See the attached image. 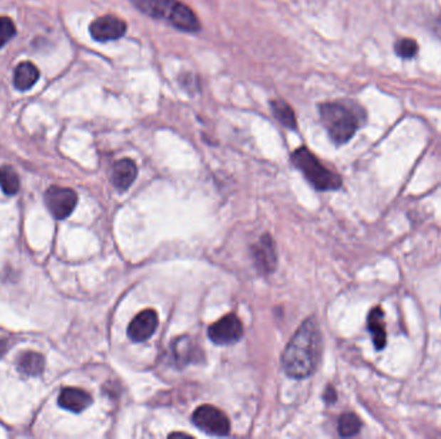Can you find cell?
Here are the masks:
<instances>
[{"mask_svg": "<svg viewBox=\"0 0 441 439\" xmlns=\"http://www.w3.org/2000/svg\"><path fill=\"white\" fill-rule=\"evenodd\" d=\"M321 356V334L316 318L310 317L299 326L281 356L284 372L293 379L313 375Z\"/></svg>", "mask_w": 441, "mask_h": 439, "instance_id": "obj_1", "label": "cell"}, {"mask_svg": "<svg viewBox=\"0 0 441 439\" xmlns=\"http://www.w3.org/2000/svg\"><path fill=\"white\" fill-rule=\"evenodd\" d=\"M141 14L154 20L167 21L184 33L195 34L202 30L200 21L190 7L180 0H129Z\"/></svg>", "mask_w": 441, "mask_h": 439, "instance_id": "obj_2", "label": "cell"}, {"mask_svg": "<svg viewBox=\"0 0 441 439\" xmlns=\"http://www.w3.org/2000/svg\"><path fill=\"white\" fill-rule=\"evenodd\" d=\"M319 115L331 139L337 146L348 142L360 127L359 111L342 102L321 103Z\"/></svg>", "mask_w": 441, "mask_h": 439, "instance_id": "obj_3", "label": "cell"}, {"mask_svg": "<svg viewBox=\"0 0 441 439\" xmlns=\"http://www.w3.org/2000/svg\"><path fill=\"white\" fill-rule=\"evenodd\" d=\"M291 159L294 168H297L303 174L313 189L318 191H334L342 186L341 176L326 168L319 159L305 146L296 149Z\"/></svg>", "mask_w": 441, "mask_h": 439, "instance_id": "obj_4", "label": "cell"}, {"mask_svg": "<svg viewBox=\"0 0 441 439\" xmlns=\"http://www.w3.org/2000/svg\"><path fill=\"white\" fill-rule=\"evenodd\" d=\"M192 423L204 433L224 437L230 433V421L221 410L214 406L204 405L197 407L192 413Z\"/></svg>", "mask_w": 441, "mask_h": 439, "instance_id": "obj_5", "label": "cell"}, {"mask_svg": "<svg viewBox=\"0 0 441 439\" xmlns=\"http://www.w3.org/2000/svg\"><path fill=\"white\" fill-rule=\"evenodd\" d=\"M44 201L56 219H66L74 211L78 196L71 189L52 186L47 189Z\"/></svg>", "mask_w": 441, "mask_h": 439, "instance_id": "obj_6", "label": "cell"}, {"mask_svg": "<svg viewBox=\"0 0 441 439\" xmlns=\"http://www.w3.org/2000/svg\"><path fill=\"white\" fill-rule=\"evenodd\" d=\"M127 30L128 26L125 21L116 17L114 14H106L98 17L89 26L90 36L93 38V41L98 43L118 41L127 34Z\"/></svg>", "mask_w": 441, "mask_h": 439, "instance_id": "obj_7", "label": "cell"}, {"mask_svg": "<svg viewBox=\"0 0 441 439\" xmlns=\"http://www.w3.org/2000/svg\"><path fill=\"white\" fill-rule=\"evenodd\" d=\"M208 337L214 344H235L243 338V324L235 314H226L209 326Z\"/></svg>", "mask_w": 441, "mask_h": 439, "instance_id": "obj_8", "label": "cell"}, {"mask_svg": "<svg viewBox=\"0 0 441 439\" xmlns=\"http://www.w3.org/2000/svg\"><path fill=\"white\" fill-rule=\"evenodd\" d=\"M253 260L261 273L269 275L278 265V255L275 249V243L269 235H264L251 248Z\"/></svg>", "mask_w": 441, "mask_h": 439, "instance_id": "obj_9", "label": "cell"}, {"mask_svg": "<svg viewBox=\"0 0 441 439\" xmlns=\"http://www.w3.org/2000/svg\"><path fill=\"white\" fill-rule=\"evenodd\" d=\"M159 318L157 312L145 310L140 312L136 317L130 321L128 326V337L136 343H142L152 337L157 332Z\"/></svg>", "mask_w": 441, "mask_h": 439, "instance_id": "obj_10", "label": "cell"}, {"mask_svg": "<svg viewBox=\"0 0 441 439\" xmlns=\"http://www.w3.org/2000/svg\"><path fill=\"white\" fill-rule=\"evenodd\" d=\"M58 405L63 410L79 413L92 405V397L89 393L79 388H65L58 397Z\"/></svg>", "mask_w": 441, "mask_h": 439, "instance_id": "obj_11", "label": "cell"}, {"mask_svg": "<svg viewBox=\"0 0 441 439\" xmlns=\"http://www.w3.org/2000/svg\"><path fill=\"white\" fill-rule=\"evenodd\" d=\"M137 173L136 162L130 159H122L114 165L113 183L119 191H125L136 181Z\"/></svg>", "mask_w": 441, "mask_h": 439, "instance_id": "obj_12", "label": "cell"}, {"mask_svg": "<svg viewBox=\"0 0 441 439\" xmlns=\"http://www.w3.org/2000/svg\"><path fill=\"white\" fill-rule=\"evenodd\" d=\"M172 351L178 365H189L200 359V351L194 340L189 337L176 339L172 345Z\"/></svg>", "mask_w": 441, "mask_h": 439, "instance_id": "obj_13", "label": "cell"}, {"mask_svg": "<svg viewBox=\"0 0 441 439\" xmlns=\"http://www.w3.org/2000/svg\"><path fill=\"white\" fill-rule=\"evenodd\" d=\"M385 313L380 307H374L368 316V329L373 337V343L377 349H383L386 345V329H385Z\"/></svg>", "mask_w": 441, "mask_h": 439, "instance_id": "obj_14", "label": "cell"}, {"mask_svg": "<svg viewBox=\"0 0 441 439\" xmlns=\"http://www.w3.org/2000/svg\"><path fill=\"white\" fill-rule=\"evenodd\" d=\"M44 367L46 359L36 351H25L17 361V369L25 376H39L44 371Z\"/></svg>", "mask_w": 441, "mask_h": 439, "instance_id": "obj_15", "label": "cell"}, {"mask_svg": "<svg viewBox=\"0 0 441 439\" xmlns=\"http://www.w3.org/2000/svg\"><path fill=\"white\" fill-rule=\"evenodd\" d=\"M41 73L34 63L31 62H22L14 70V81L16 88L20 90H28L33 88L35 83L38 81Z\"/></svg>", "mask_w": 441, "mask_h": 439, "instance_id": "obj_16", "label": "cell"}, {"mask_svg": "<svg viewBox=\"0 0 441 439\" xmlns=\"http://www.w3.org/2000/svg\"><path fill=\"white\" fill-rule=\"evenodd\" d=\"M272 115L278 120L283 127L289 130H297L299 122L297 117L293 111V108L289 106L288 102L284 100H274L270 102Z\"/></svg>", "mask_w": 441, "mask_h": 439, "instance_id": "obj_17", "label": "cell"}, {"mask_svg": "<svg viewBox=\"0 0 441 439\" xmlns=\"http://www.w3.org/2000/svg\"><path fill=\"white\" fill-rule=\"evenodd\" d=\"M0 189L9 196H14L20 189V178L12 166H0Z\"/></svg>", "mask_w": 441, "mask_h": 439, "instance_id": "obj_18", "label": "cell"}, {"mask_svg": "<svg viewBox=\"0 0 441 439\" xmlns=\"http://www.w3.org/2000/svg\"><path fill=\"white\" fill-rule=\"evenodd\" d=\"M361 421L353 413H343L338 420V433L341 437H353L360 432Z\"/></svg>", "mask_w": 441, "mask_h": 439, "instance_id": "obj_19", "label": "cell"}, {"mask_svg": "<svg viewBox=\"0 0 441 439\" xmlns=\"http://www.w3.org/2000/svg\"><path fill=\"white\" fill-rule=\"evenodd\" d=\"M395 52L401 58H412L418 52V44L413 39H401L395 44Z\"/></svg>", "mask_w": 441, "mask_h": 439, "instance_id": "obj_20", "label": "cell"}, {"mask_svg": "<svg viewBox=\"0 0 441 439\" xmlns=\"http://www.w3.org/2000/svg\"><path fill=\"white\" fill-rule=\"evenodd\" d=\"M14 35H16V26L14 21L8 17H0V48L4 47Z\"/></svg>", "mask_w": 441, "mask_h": 439, "instance_id": "obj_21", "label": "cell"}, {"mask_svg": "<svg viewBox=\"0 0 441 439\" xmlns=\"http://www.w3.org/2000/svg\"><path fill=\"white\" fill-rule=\"evenodd\" d=\"M178 80H180V85L187 93H190V95L197 93V90H199V80H197V76L192 74V73H186V74L181 75L178 78Z\"/></svg>", "mask_w": 441, "mask_h": 439, "instance_id": "obj_22", "label": "cell"}, {"mask_svg": "<svg viewBox=\"0 0 441 439\" xmlns=\"http://www.w3.org/2000/svg\"><path fill=\"white\" fill-rule=\"evenodd\" d=\"M324 399L328 403H333V402L337 401V393H336L333 386H328L326 394H324Z\"/></svg>", "mask_w": 441, "mask_h": 439, "instance_id": "obj_23", "label": "cell"}, {"mask_svg": "<svg viewBox=\"0 0 441 439\" xmlns=\"http://www.w3.org/2000/svg\"><path fill=\"white\" fill-rule=\"evenodd\" d=\"M7 349V344L4 340H0V354Z\"/></svg>", "mask_w": 441, "mask_h": 439, "instance_id": "obj_24", "label": "cell"}]
</instances>
